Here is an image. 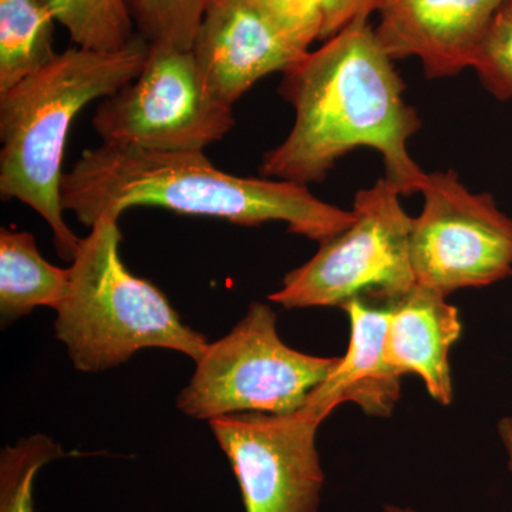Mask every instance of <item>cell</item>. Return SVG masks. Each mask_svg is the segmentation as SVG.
Wrapping results in <instances>:
<instances>
[{"label":"cell","mask_w":512,"mask_h":512,"mask_svg":"<svg viewBox=\"0 0 512 512\" xmlns=\"http://www.w3.org/2000/svg\"><path fill=\"white\" fill-rule=\"evenodd\" d=\"M338 360L286 346L276 330L274 309L254 302L235 328L210 343L195 362L177 409L208 421L238 413H293Z\"/></svg>","instance_id":"8992f818"},{"label":"cell","mask_w":512,"mask_h":512,"mask_svg":"<svg viewBox=\"0 0 512 512\" xmlns=\"http://www.w3.org/2000/svg\"><path fill=\"white\" fill-rule=\"evenodd\" d=\"M400 197L386 177L357 191L352 225L320 242L319 251L289 272L269 301L286 309L343 308L357 298L392 303L412 291L413 218Z\"/></svg>","instance_id":"5b68a950"},{"label":"cell","mask_w":512,"mask_h":512,"mask_svg":"<svg viewBox=\"0 0 512 512\" xmlns=\"http://www.w3.org/2000/svg\"><path fill=\"white\" fill-rule=\"evenodd\" d=\"M498 436H500L501 443H503L505 454H507L508 468L512 474V419L511 417H504L498 421ZM512 512V510H511Z\"/></svg>","instance_id":"ffe728a7"},{"label":"cell","mask_w":512,"mask_h":512,"mask_svg":"<svg viewBox=\"0 0 512 512\" xmlns=\"http://www.w3.org/2000/svg\"><path fill=\"white\" fill-rule=\"evenodd\" d=\"M315 40L272 0H207L191 50L210 92L234 107L256 82L301 62Z\"/></svg>","instance_id":"30bf717a"},{"label":"cell","mask_w":512,"mask_h":512,"mask_svg":"<svg viewBox=\"0 0 512 512\" xmlns=\"http://www.w3.org/2000/svg\"><path fill=\"white\" fill-rule=\"evenodd\" d=\"M420 192L423 211L410 232L417 285L447 298L512 275V218L493 195L468 190L454 170L426 173Z\"/></svg>","instance_id":"ba28073f"},{"label":"cell","mask_w":512,"mask_h":512,"mask_svg":"<svg viewBox=\"0 0 512 512\" xmlns=\"http://www.w3.org/2000/svg\"><path fill=\"white\" fill-rule=\"evenodd\" d=\"M119 221L104 215L80 239L69 293L56 311V338L80 372L123 365L146 348L177 350L198 362L210 343L185 325L156 285L128 271Z\"/></svg>","instance_id":"277c9868"},{"label":"cell","mask_w":512,"mask_h":512,"mask_svg":"<svg viewBox=\"0 0 512 512\" xmlns=\"http://www.w3.org/2000/svg\"><path fill=\"white\" fill-rule=\"evenodd\" d=\"M241 488L245 512H318L325 474L316 431L302 409L208 421Z\"/></svg>","instance_id":"9c48e42d"},{"label":"cell","mask_w":512,"mask_h":512,"mask_svg":"<svg viewBox=\"0 0 512 512\" xmlns=\"http://www.w3.org/2000/svg\"><path fill=\"white\" fill-rule=\"evenodd\" d=\"M148 52L150 43L138 33L119 52L72 47L0 93V195L29 205L47 222L64 261L73 262L82 239L63 217L62 168L70 127L87 104L133 82Z\"/></svg>","instance_id":"3957f363"},{"label":"cell","mask_w":512,"mask_h":512,"mask_svg":"<svg viewBox=\"0 0 512 512\" xmlns=\"http://www.w3.org/2000/svg\"><path fill=\"white\" fill-rule=\"evenodd\" d=\"M64 211L92 228L104 215L121 217L133 207L227 220L244 227L282 221L292 234L320 242L355 221L319 200L308 185L225 173L204 151H154L103 143L83 151L62 180Z\"/></svg>","instance_id":"7a4b0ae2"},{"label":"cell","mask_w":512,"mask_h":512,"mask_svg":"<svg viewBox=\"0 0 512 512\" xmlns=\"http://www.w3.org/2000/svg\"><path fill=\"white\" fill-rule=\"evenodd\" d=\"M508 0H382L375 28L393 60L417 57L427 79L471 67L498 10Z\"/></svg>","instance_id":"8fae6325"},{"label":"cell","mask_w":512,"mask_h":512,"mask_svg":"<svg viewBox=\"0 0 512 512\" xmlns=\"http://www.w3.org/2000/svg\"><path fill=\"white\" fill-rule=\"evenodd\" d=\"M55 22L43 0H0V93L55 59Z\"/></svg>","instance_id":"9a60e30c"},{"label":"cell","mask_w":512,"mask_h":512,"mask_svg":"<svg viewBox=\"0 0 512 512\" xmlns=\"http://www.w3.org/2000/svg\"><path fill=\"white\" fill-rule=\"evenodd\" d=\"M384 511H386V512H420L417 510H413V508L400 507V505H394V504L384 505Z\"/></svg>","instance_id":"44dd1931"},{"label":"cell","mask_w":512,"mask_h":512,"mask_svg":"<svg viewBox=\"0 0 512 512\" xmlns=\"http://www.w3.org/2000/svg\"><path fill=\"white\" fill-rule=\"evenodd\" d=\"M64 457L59 443L33 434L0 454V512H33V485L46 464Z\"/></svg>","instance_id":"e0dca14e"},{"label":"cell","mask_w":512,"mask_h":512,"mask_svg":"<svg viewBox=\"0 0 512 512\" xmlns=\"http://www.w3.org/2000/svg\"><path fill=\"white\" fill-rule=\"evenodd\" d=\"M471 69L495 99H512V0L495 15Z\"/></svg>","instance_id":"d6986e66"},{"label":"cell","mask_w":512,"mask_h":512,"mask_svg":"<svg viewBox=\"0 0 512 512\" xmlns=\"http://www.w3.org/2000/svg\"><path fill=\"white\" fill-rule=\"evenodd\" d=\"M92 123L103 143L204 151L227 136L235 117L208 89L192 50L150 43L141 73L101 101Z\"/></svg>","instance_id":"52a82bcc"},{"label":"cell","mask_w":512,"mask_h":512,"mask_svg":"<svg viewBox=\"0 0 512 512\" xmlns=\"http://www.w3.org/2000/svg\"><path fill=\"white\" fill-rule=\"evenodd\" d=\"M138 35L148 43L191 50L207 0H126Z\"/></svg>","instance_id":"ac0fdd59"},{"label":"cell","mask_w":512,"mask_h":512,"mask_svg":"<svg viewBox=\"0 0 512 512\" xmlns=\"http://www.w3.org/2000/svg\"><path fill=\"white\" fill-rule=\"evenodd\" d=\"M70 288V269L49 264L29 232L0 229V316L3 325L39 306L59 309Z\"/></svg>","instance_id":"5bb4252c"},{"label":"cell","mask_w":512,"mask_h":512,"mask_svg":"<svg viewBox=\"0 0 512 512\" xmlns=\"http://www.w3.org/2000/svg\"><path fill=\"white\" fill-rule=\"evenodd\" d=\"M82 49L119 52L136 36L126 0H43Z\"/></svg>","instance_id":"2e32d148"},{"label":"cell","mask_w":512,"mask_h":512,"mask_svg":"<svg viewBox=\"0 0 512 512\" xmlns=\"http://www.w3.org/2000/svg\"><path fill=\"white\" fill-rule=\"evenodd\" d=\"M402 77L369 19H357L286 70L278 93L295 110L291 133L265 154L259 173L322 183L338 160L359 147L383 157L402 195L420 191L426 173L409 153L419 113L404 99Z\"/></svg>","instance_id":"6da1fadb"},{"label":"cell","mask_w":512,"mask_h":512,"mask_svg":"<svg viewBox=\"0 0 512 512\" xmlns=\"http://www.w3.org/2000/svg\"><path fill=\"white\" fill-rule=\"evenodd\" d=\"M463 332L460 313L446 296L426 286L390 303L387 328V362L399 373L417 375L431 399L448 406L453 403L454 387L450 369V350Z\"/></svg>","instance_id":"4fadbf2b"},{"label":"cell","mask_w":512,"mask_h":512,"mask_svg":"<svg viewBox=\"0 0 512 512\" xmlns=\"http://www.w3.org/2000/svg\"><path fill=\"white\" fill-rule=\"evenodd\" d=\"M342 309L350 319L348 352L309 393L301 409L319 424L343 403H355L367 416H392L402 376L384 353L390 303L357 298Z\"/></svg>","instance_id":"7c38bea8"}]
</instances>
